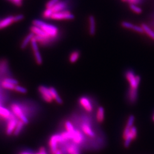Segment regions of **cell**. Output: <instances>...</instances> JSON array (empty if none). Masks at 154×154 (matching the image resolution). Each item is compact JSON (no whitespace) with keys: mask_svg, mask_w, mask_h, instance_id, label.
Masks as SVG:
<instances>
[{"mask_svg":"<svg viewBox=\"0 0 154 154\" xmlns=\"http://www.w3.org/2000/svg\"><path fill=\"white\" fill-rule=\"evenodd\" d=\"M33 24L35 26L41 28L51 38H55L58 34V29L53 25L46 23L39 20H34Z\"/></svg>","mask_w":154,"mask_h":154,"instance_id":"obj_1","label":"cell"},{"mask_svg":"<svg viewBox=\"0 0 154 154\" xmlns=\"http://www.w3.org/2000/svg\"><path fill=\"white\" fill-rule=\"evenodd\" d=\"M126 77L130 83L131 88L138 89L140 81V77L136 75L132 70H128L126 72Z\"/></svg>","mask_w":154,"mask_h":154,"instance_id":"obj_2","label":"cell"},{"mask_svg":"<svg viewBox=\"0 0 154 154\" xmlns=\"http://www.w3.org/2000/svg\"><path fill=\"white\" fill-rule=\"evenodd\" d=\"M74 16L70 11H63L57 13H54L51 18L55 20H74Z\"/></svg>","mask_w":154,"mask_h":154,"instance_id":"obj_3","label":"cell"},{"mask_svg":"<svg viewBox=\"0 0 154 154\" xmlns=\"http://www.w3.org/2000/svg\"><path fill=\"white\" fill-rule=\"evenodd\" d=\"M62 142H63V140L60 134H55L51 137L49 143L51 154H55L56 153V152L58 151V144Z\"/></svg>","mask_w":154,"mask_h":154,"instance_id":"obj_4","label":"cell"},{"mask_svg":"<svg viewBox=\"0 0 154 154\" xmlns=\"http://www.w3.org/2000/svg\"><path fill=\"white\" fill-rule=\"evenodd\" d=\"M11 109L13 112L16 116L21 119V121L23 122L25 124H28L29 123V120L28 118L26 117V116L23 114V112L22 111L21 107L17 104H13L11 105Z\"/></svg>","mask_w":154,"mask_h":154,"instance_id":"obj_5","label":"cell"},{"mask_svg":"<svg viewBox=\"0 0 154 154\" xmlns=\"http://www.w3.org/2000/svg\"><path fill=\"white\" fill-rule=\"evenodd\" d=\"M31 44H32V48L34 51V54L35 56V61L37 62L38 65H41L42 63V58L41 54L39 52L38 49V46L37 44V41L35 38V37H34L32 41H31Z\"/></svg>","mask_w":154,"mask_h":154,"instance_id":"obj_6","label":"cell"},{"mask_svg":"<svg viewBox=\"0 0 154 154\" xmlns=\"http://www.w3.org/2000/svg\"><path fill=\"white\" fill-rule=\"evenodd\" d=\"M38 91L41 94L43 99L46 102H51V101L53 100L49 88H48L44 86H41L39 87Z\"/></svg>","mask_w":154,"mask_h":154,"instance_id":"obj_7","label":"cell"},{"mask_svg":"<svg viewBox=\"0 0 154 154\" xmlns=\"http://www.w3.org/2000/svg\"><path fill=\"white\" fill-rule=\"evenodd\" d=\"M121 25L123 28L128 29H132L134 31H135L137 33H141V34L144 33L143 28H142V26H139L138 25H134L130 22L123 21V22H122Z\"/></svg>","mask_w":154,"mask_h":154,"instance_id":"obj_8","label":"cell"},{"mask_svg":"<svg viewBox=\"0 0 154 154\" xmlns=\"http://www.w3.org/2000/svg\"><path fill=\"white\" fill-rule=\"evenodd\" d=\"M30 30H31V32L33 33L35 36H38L44 38H53L50 37L49 36L45 33L41 28H38L33 25L30 28Z\"/></svg>","mask_w":154,"mask_h":154,"instance_id":"obj_9","label":"cell"},{"mask_svg":"<svg viewBox=\"0 0 154 154\" xmlns=\"http://www.w3.org/2000/svg\"><path fill=\"white\" fill-rule=\"evenodd\" d=\"M79 103L88 112H91L93 109V105L91 104L90 100L86 97H83L79 100Z\"/></svg>","mask_w":154,"mask_h":154,"instance_id":"obj_10","label":"cell"},{"mask_svg":"<svg viewBox=\"0 0 154 154\" xmlns=\"http://www.w3.org/2000/svg\"><path fill=\"white\" fill-rule=\"evenodd\" d=\"M72 140L75 144H79L82 143L84 140V137L79 131L75 130L74 132L72 134Z\"/></svg>","mask_w":154,"mask_h":154,"instance_id":"obj_11","label":"cell"},{"mask_svg":"<svg viewBox=\"0 0 154 154\" xmlns=\"http://www.w3.org/2000/svg\"><path fill=\"white\" fill-rule=\"evenodd\" d=\"M81 128H82L83 132L88 137H94L95 136V133L94 132L93 130H92L91 127L90 126L88 123L85 122H83L82 124Z\"/></svg>","mask_w":154,"mask_h":154,"instance_id":"obj_12","label":"cell"},{"mask_svg":"<svg viewBox=\"0 0 154 154\" xmlns=\"http://www.w3.org/2000/svg\"><path fill=\"white\" fill-rule=\"evenodd\" d=\"M17 120L16 118H11L8 124V127L6 129V134L8 135H11L13 132H14V131L17 125Z\"/></svg>","mask_w":154,"mask_h":154,"instance_id":"obj_13","label":"cell"},{"mask_svg":"<svg viewBox=\"0 0 154 154\" xmlns=\"http://www.w3.org/2000/svg\"><path fill=\"white\" fill-rule=\"evenodd\" d=\"M89 21V33L91 35H94L96 31L95 20L93 16H90L88 18Z\"/></svg>","mask_w":154,"mask_h":154,"instance_id":"obj_14","label":"cell"},{"mask_svg":"<svg viewBox=\"0 0 154 154\" xmlns=\"http://www.w3.org/2000/svg\"><path fill=\"white\" fill-rule=\"evenodd\" d=\"M13 22V16L6 17L5 18L3 19L0 21V29L9 26Z\"/></svg>","mask_w":154,"mask_h":154,"instance_id":"obj_15","label":"cell"},{"mask_svg":"<svg viewBox=\"0 0 154 154\" xmlns=\"http://www.w3.org/2000/svg\"><path fill=\"white\" fill-rule=\"evenodd\" d=\"M66 7V3L65 2H60L59 1L57 4H55L51 9L54 13H57L60 11H65V8Z\"/></svg>","mask_w":154,"mask_h":154,"instance_id":"obj_16","label":"cell"},{"mask_svg":"<svg viewBox=\"0 0 154 154\" xmlns=\"http://www.w3.org/2000/svg\"><path fill=\"white\" fill-rule=\"evenodd\" d=\"M49 88L53 99H54L56 101V102L58 103V104H62V103H63L62 100L61 99V97H60L58 92L57 91L56 89L54 88H52V87L50 88Z\"/></svg>","mask_w":154,"mask_h":154,"instance_id":"obj_17","label":"cell"},{"mask_svg":"<svg viewBox=\"0 0 154 154\" xmlns=\"http://www.w3.org/2000/svg\"><path fill=\"white\" fill-rule=\"evenodd\" d=\"M142 28H143L144 32L146 33L150 38L154 40V31L145 23L142 24Z\"/></svg>","mask_w":154,"mask_h":154,"instance_id":"obj_18","label":"cell"},{"mask_svg":"<svg viewBox=\"0 0 154 154\" xmlns=\"http://www.w3.org/2000/svg\"><path fill=\"white\" fill-rule=\"evenodd\" d=\"M34 36H35V35L33 33L31 32V33H29L28 35L23 39V41H22V44L21 45V48L22 49H25L28 46V44H29V42H31L32 39L34 37Z\"/></svg>","mask_w":154,"mask_h":154,"instance_id":"obj_19","label":"cell"},{"mask_svg":"<svg viewBox=\"0 0 154 154\" xmlns=\"http://www.w3.org/2000/svg\"><path fill=\"white\" fill-rule=\"evenodd\" d=\"M105 118V110L102 107H99L97 112V119L98 122H102Z\"/></svg>","mask_w":154,"mask_h":154,"instance_id":"obj_20","label":"cell"},{"mask_svg":"<svg viewBox=\"0 0 154 154\" xmlns=\"http://www.w3.org/2000/svg\"><path fill=\"white\" fill-rule=\"evenodd\" d=\"M138 97V89L130 88L129 91V99L130 100L134 103L136 101Z\"/></svg>","mask_w":154,"mask_h":154,"instance_id":"obj_21","label":"cell"},{"mask_svg":"<svg viewBox=\"0 0 154 154\" xmlns=\"http://www.w3.org/2000/svg\"><path fill=\"white\" fill-rule=\"evenodd\" d=\"M79 56L80 53L78 51H74L72 52L69 56V61L72 63H74L75 62H77V60L79 59Z\"/></svg>","mask_w":154,"mask_h":154,"instance_id":"obj_22","label":"cell"},{"mask_svg":"<svg viewBox=\"0 0 154 154\" xmlns=\"http://www.w3.org/2000/svg\"><path fill=\"white\" fill-rule=\"evenodd\" d=\"M24 125H25V123L21 121L18 122L16 127V128H15V130L14 131V132H13L14 135L15 136H17V135H18L20 134V132L21 131V130H22V128L23 127Z\"/></svg>","mask_w":154,"mask_h":154,"instance_id":"obj_23","label":"cell"},{"mask_svg":"<svg viewBox=\"0 0 154 154\" xmlns=\"http://www.w3.org/2000/svg\"><path fill=\"white\" fill-rule=\"evenodd\" d=\"M0 116H3L4 118H8L11 116V114L9 110L0 106Z\"/></svg>","mask_w":154,"mask_h":154,"instance_id":"obj_24","label":"cell"},{"mask_svg":"<svg viewBox=\"0 0 154 154\" xmlns=\"http://www.w3.org/2000/svg\"><path fill=\"white\" fill-rule=\"evenodd\" d=\"M65 128H66V131H67L70 134H72L74 131H75V128L73 126V125H72V123L70 122L66 121L65 122Z\"/></svg>","mask_w":154,"mask_h":154,"instance_id":"obj_25","label":"cell"},{"mask_svg":"<svg viewBox=\"0 0 154 154\" xmlns=\"http://www.w3.org/2000/svg\"><path fill=\"white\" fill-rule=\"evenodd\" d=\"M2 86L4 88H6V89H8V90H14L15 86H16V85H14L11 83L8 82L4 80L2 82Z\"/></svg>","mask_w":154,"mask_h":154,"instance_id":"obj_26","label":"cell"},{"mask_svg":"<svg viewBox=\"0 0 154 154\" xmlns=\"http://www.w3.org/2000/svg\"><path fill=\"white\" fill-rule=\"evenodd\" d=\"M130 8L131 9V11L135 12V13L140 14L142 12V9L140 7L136 5V4H130Z\"/></svg>","mask_w":154,"mask_h":154,"instance_id":"obj_27","label":"cell"},{"mask_svg":"<svg viewBox=\"0 0 154 154\" xmlns=\"http://www.w3.org/2000/svg\"><path fill=\"white\" fill-rule=\"evenodd\" d=\"M53 13H54V12L53 11L52 9H46L43 13V17L45 18H51V16L53 14Z\"/></svg>","mask_w":154,"mask_h":154,"instance_id":"obj_28","label":"cell"},{"mask_svg":"<svg viewBox=\"0 0 154 154\" xmlns=\"http://www.w3.org/2000/svg\"><path fill=\"white\" fill-rule=\"evenodd\" d=\"M60 0H50L46 4V9H51L55 4H57Z\"/></svg>","mask_w":154,"mask_h":154,"instance_id":"obj_29","label":"cell"},{"mask_svg":"<svg viewBox=\"0 0 154 154\" xmlns=\"http://www.w3.org/2000/svg\"><path fill=\"white\" fill-rule=\"evenodd\" d=\"M14 90L16 91L18 93H20L22 94H25L27 93L28 90L26 88H24L22 86H20L19 85H16L15 86V88H14Z\"/></svg>","mask_w":154,"mask_h":154,"instance_id":"obj_30","label":"cell"},{"mask_svg":"<svg viewBox=\"0 0 154 154\" xmlns=\"http://www.w3.org/2000/svg\"><path fill=\"white\" fill-rule=\"evenodd\" d=\"M130 134H131L133 140L136 138L137 136V130L135 127L132 126L131 127Z\"/></svg>","mask_w":154,"mask_h":154,"instance_id":"obj_31","label":"cell"},{"mask_svg":"<svg viewBox=\"0 0 154 154\" xmlns=\"http://www.w3.org/2000/svg\"><path fill=\"white\" fill-rule=\"evenodd\" d=\"M134 120H135V117H134V116H130L129 118H128V121H127V126L132 127L133 123H134Z\"/></svg>","mask_w":154,"mask_h":154,"instance_id":"obj_32","label":"cell"},{"mask_svg":"<svg viewBox=\"0 0 154 154\" xmlns=\"http://www.w3.org/2000/svg\"><path fill=\"white\" fill-rule=\"evenodd\" d=\"M24 18V16L23 14H18L16 16H13V22H17L21 21Z\"/></svg>","mask_w":154,"mask_h":154,"instance_id":"obj_33","label":"cell"},{"mask_svg":"<svg viewBox=\"0 0 154 154\" xmlns=\"http://www.w3.org/2000/svg\"><path fill=\"white\" fill-rule=\"evenodd\" d=\"M4 81H5L6 82H8L10 83H11V84H13V85H18V81L16 80V79H13V78H6L4 79Z\"/></svg>","mask_w":154,"mask_h":154,"instance_id":"obj_34","label":"cell"},{"mask_svg":"<svg viewBox=\"0 0 154 154\" xmlns=\"http://www.w3.org/2000/svg\"><path fill=\"white\" fill-rule=\"evenodd\" d=\"M9 1L18 6L22 5V0H9Z\"/></svg>","mask_w":154,"mask_h":154,"instance_id":"obj_35","label":"cell"},{"mask_svg":"<svg viewBox=\"0 0 154 154\" xmlns=\"http://www.w3.org/2000/svg\"><path fill=\"white\" fill-rule=\"evenodd\" d=\"M39 153L41 154H47L44 147H41L39 149Z\"/></svg>","mask_w":154,"mask_h":154,"instance_id":"obj_36","label":"cell"},{"mask_svg":"<svg viewBox=\"0 0 154 154\" xmlns=\"http://www.w3.org/2000/svg\"><path fill=\"white\" fill-rule=\"evenodd\" d=\"M20 154H32V153H31V152H26V151H24V152H21ZM41 154L39 152L38 153V154Z\"/></svg>","mask_w":154,"mask_h":154,"instance_id":"obj_37","label":"cell"},{"mask_svg":"<svg viewBox=\"0 0 154 154\" xmlns=\"http://www.w3.org/2000/svg\"><path fill=\"white\" fill-rule=\"evenodd\" d=\"M55 154H62V152H61V151L60 150H58V151L56 152V153H55Z\"/></svg>","mask_w":154,"mask_h":154,"instance_id":"obj_38","label":"cell"},{"mask_svg":"<svg viewBox=\"0 0 154 154\" xmlns=\"http://www.w3.org/2000/svg\"><path fill=\"white\" fill-rule=\"evenodd\" d=\"M123 1H128V0H123Z\"/></svg>","mask_w":154,"mask_h":154,"instance_id":"obj_39","label":"cell"},{"mask_svg":"<svg viewBox=\"0 0 154 154\" xmlns=\"http://www.w3.org/2000/svg\"></svg>","mask_w":154,"mask_h":154,"instance_id":"obj_40","label":"cell"}]
</instances>
